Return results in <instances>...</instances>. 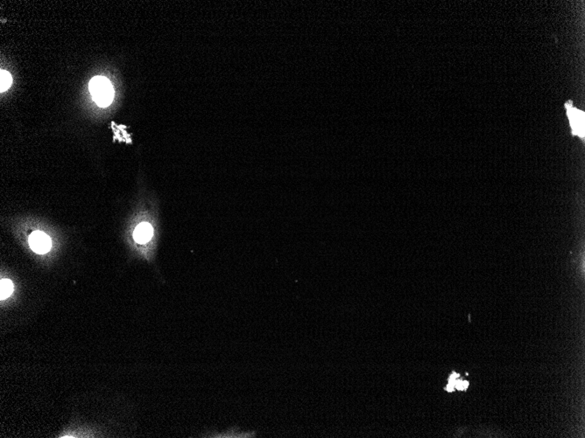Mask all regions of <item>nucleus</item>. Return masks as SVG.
Masks as SVG:
<instances>
[{
  "mask_svg": "<svg viewBox=\"0 0 585 438\" xmlns=\"http://www.w3.org/2000/svg\"><path fill=\"white\" fill-rule=\"evenodd\" d=\"M89 91L98 105L106 107L113 100V88L110 81L104 76H97L89 82Z\"/></svg>",
  "mask_w": 585,
  "mask_h": 438,
  "instance_id": "nucleus-1",
  "label": "nucleus"
},
{
  "mask_svg": "<svg viewBox=\"0 0 585 438\" xmlns=\"http://www.w3.org/2000/svg\"><path fill=\"white\" fill-rule=\"evenodd\" d=\"M568 117L570 120V126L572 129L574 135H576L581 138H584V112L582 110H577L571 102H568L565 104Z\"/></svg>",
  "mask_w": 585,
  "mask_h": 438,
  "instance_id": "nucleus-2",
  "label": "nucleus"
},
{
  "mask_svg": "<svg viewBox=\"0 0 585 438\" xmlns=\"http://www.w3.org/2000/svg\"><path fill=\"white\" fill-rule=\"evenodd\" d=\"M29 245L34 252L45 254L51 249V240L48 234L42 232H34L29 237Z\"/></svg>",
  "mask_w": 585,
  "mask_h": 438,
  "instance_id": "nucleus-3",
  "label": "nucleus"
},
{
  "mask_svg": "<svg viewBox=\"0 0 585 438\" xmlns=\"http://www.w3.org/2000/svg\"><path fill=\"white\" fill-rule=\"evenodd\" d=\"M153 230L152 226L147 222H142L135 228L133 233L134 240L139 244H145L150 240L153 236Z\"/></svg>",
  "mask_w": 585,
  "mask_h": 438,
  "instance_id": "nucleus-4",
  "label": "nucleus"
},
{
  "mask_svg": "<svg viewBox=\"0 0 585 438\" xmlns=\"http://www.w3.org/2000/svg\"><path fill=\"white\" fill-rule=\"evenodd\" d=\"M13 291V285L11 281L8 279L1 280L0 283V298L3 300L8 298Z\"/></svg>",
  "mask_w": 585,
  "mask_h": 438,
  "instance_id": "nucleus-5",
  "label": "nucleus"
},
{
  "mask_svg": "<svg viewBox=\"0 0 585 438\" xmlns=\"http://www.w3.org/2000/svg\"><path fill=\"white\" fill-rule=\"evenodd\" d=\"M0 91L5 92L9 88L12 84V78L7 71L1 70L0 72Z\"/></svg>",
  "mask_w": 585,
  "mask_h": 438,
  "instance_id": "nucleus-6",
  "label": "nucleus"
},
{
  "mask_svg": "<svg viewBox=\"0 0 585 438\" xmlns=\"http://www.w3.org/2000/svg\"><path fill=\"white\" fill-rule=\"evenodd\" d=\"M469 386V382L466 380H461L457 379L456 383H455V388L458 390H464Z\"/></svg>",
  "mask_w": 585,
  "mask_h": 438,
  "instance_id": "nucleus-7",
  "label": "nucleus"
}]
</instances>
